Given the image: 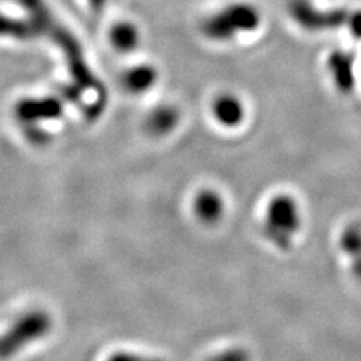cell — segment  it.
<instances>
[{
	"label": "cell",
	"mask_w": 361,
	"mask_h": 361,
	"mask_svg": "<svg viewBox=\"0 0 361 361\" xmlns=\"http://www.w3.org/2000/svg\"><path fill=\"white\" fill-rule=\"evenodd\" d=\"M107 361H163V360L143 357V355H137V354H130V353H118L115 355H111Z\"/></svg>",
	"instance_id": "cell-18"
},
{
	"label": "cell",
	"mask_w": 361,
	"mask_h": 361,
	"mask_svg": "<svg viewBox=\"0 0 361 361\" xmlns=\"http://www.w3.org/2000/svg\"><path fill=\"white\" fill-rule=\"evenodd\" d=\"M300 226L301 216L295 199L289 195H277L269 200L264 223V233L268 243L279 250H288L300 232Z\"/></svg>",
	"instance_id": "cell-3"
},
{
	"label": "cell",
	"mask_w": 361,
	"mask_h": 361,
	"mask_svg": "<svg viewBox=\"0 0 361 361\" xmlns=\"http://www.w3.org/2000/svg\"><path fill=\"white\" fill-rule=\"evenodd\" d=\"M244 106L232 94H221L212 103V115L224 127H238L244 119Z\"/></svg>",
	"instance_id": "cell-8"
},
{
	"label": "cell",
	"mask_w": 361,
	"mask_h": 361,
	"mask_svg": "<svg viewBox=\"0 0 361 361\" xmlns=\"http://www.w3.org/2000/svg\"><path fill=\"white\" fill-rule=\"evenodd\" d=\"M329 71L336 87L342 94H349L355 86V53L345 50H334L329 56Z\"/></svg>",
	"instance_id": "cell-7"
},
{
	"label": "cell",
	"mask_w": 361,
	"mask_h": 361,
	"mask_svg": "<svg viewBox=\"0 0 361 361\" xmlns=\"http://www.w3.org/2000/svg\"><path fill=\"white\" fill-rule=\"evenodd\" d=\"M248 354L244 351V349L240 348H232L224 351L221 354H216L209 361H248Z\"/></svg>",
	"instance_id": "cell-16"
},
{
	"label": "cell",
	"mask_w": 361,
	"mask_h": 361,
	"mask_svg": "<svg viewBox=\"0 0 361 361\" xmlns=\"http://www.w3.org/2000/svg\"><path fill=\"white\" fill-rule=\"evenodd\" d=\"M261 25V14L250 4H231L202 23V32L212 41H231L240 33L253 32Z\"/></svg>",
	"instance_id": "cell-2"
},
{
	"label": "cell",
	"mask_w": 361,
	"mask_h": 361,
	"mask_svg": "<svg viewBox=\"0 0 361 361\" xmlns=\"http://www.w3.org/2000/svg\"><path fill=\"white\" fill-rule=\"evenodd\" d=\"M179 122V111L172 106L155 107L146 121V130L151 134L161 137L171 133Z\"/></svg>",
	"instance_id": "cell-10"
},
{
	"label": "cell",
	"mask_w": 361,
	"mask_h": 361,
	"mask_svg": "<svg viewBox=\"0 0 361 361\" xmlns=\"http://www.w3.org/2000/svg\"><path fill=\"white\" fill-rule=\"evenodd\" d=\"M158 74L155 68L151 65H137L123 75V86L131 94H143L155 85Z\"/></svg>",
	"instance_id": "cell-11"
},
{
	"label": "cell",
	"mask_w": 361,
	"mask_h": 361,
	"mask_svg": "<svg viewBox=\"0 0 361 361\" xmlns=\"http://www.w3.org/2000/svg\"><path fill=\"white\" fill-rule=\"evenodd\" d=\"M62 111L63 106L61 98H26L16 106V118L23 126H32V123L59 118Z\"/></svg>",
	"instance_id": "cell-6"
},
{
	"label": "cell",
	"mask_w": 361,
	"mask_h": 361,
	"mask_svg": "<svg viewBox=\"0 0 361 361\" xmlns=\"http://www.w3.org/2000/svg\"><path fill=\"white\" fill-rule=\"evenodd\" d=\"M20 4L29 11L30 21L35 25L39 35L45 33L62 49L68 66H70L71 75L74 77V83L82 90H94L101 101L107 103L106 90L103 85L98 82V78L92 74V71L89 70L80 44L77 42L70 32L53 18L42 0H20Z\"/></svg>",
	"instance_id": "cell-1"
},
{
	"label": "cell",
	"mask_w": 361,
	"mask_h": 361,
	"mask_svg": "<svg viewBox=\"0 0 361 361\" xmlns=\"http://www.w3.org/2000/svg\"><path fill=\"white\" fill-rule=\"evenodd\" d=\"M25 135L26 139L32 143V145H38L42 146L49 142V134L45 133L42 128L38 127V123H32V126H25Z\"/></svg>",
	"instance_id": "cell-15"
},
{
	"label": "cell",
	"mask_w": 361,
	"mask_h": 361,
	"mask_svg": "<svg viewBox=\"0 0 361 361\" xmlns=\"http://www.w3.org/2000/svg\"><path fill=\"white\" fill-rule=\"evenodd\" d=\"M53 329L51 316L44 310H30L21 314L11 324L9 329L0 336V358L6 360L17 355L23 348L39 341Z\"/></svg>",
	"instance_id": "cell-4"
},
{
	"label": "cell",
	"mask_w": 361,
	"mask_h": 361,
	"mask_svg": "<svg viewBox=\"0 0 361 361\" xmlns=\"http://www.w3.org/2000/svg\"><path fill=\"white\" fill-rule=\"evenodd\" d=\"M110 42L115 50L121 53H131L139 45V30L131 23H118L110 32Z\"/></svg>",
	"instance_id": "cell-14"
},
{
	"label": "cell",
	"mask_w": 361,
	"mask_h": 361,
	"mask_svg": "<svg viewBox=\"0 0 361 361\" xmlns=\"http://www.w3.org/2000/svg\"><path fill=\"white\" fill-rule=\"evenodd\" d=\"M341 248L351 261L353 273L361 280V226H349L341 236Z\"/></svg>",
	"instance_id": "cell-12"
},
{
	"label": "cell",
	"mask_w": 361,
	"mask_h": 361,
	"mask_svg": "<svg viewBox=\"0 0 361 361\" xmlns=\"http://www.w3.org/2000/svg\"><path fill=\"white\" fill-rule=\"evenodd\" d=\"M82 92L83 90L78 87L75 83L73 85H63L61 87V94H62V99L65 101H70V103L78 104L80 103V98H82Z\"/></svg>",
	"instance_id": "cell-17"
},
{
	"label": "cell",
	"mask_w": 361,
	"mask_h": 361,
	"mask_svg": "<svg viewBox=\"0 0 361 361\" xmlns=\"http://www.w3.org/2000/svg\"><path fill=\"white\" fill-rule=\"evenodd\" d=\"M195 212L202 223L214 224L223 217L224 202L217 191L202 190L195 199Z\"/></svg>",
	"instance_id": "cell-9"
},
{
	"label": "cell",
	"mask_w": 361,
	"mask_h": 361,
	"mask_svg": "<svg viewBox=\"0 0 361 361\" xmlns=\"http://www.w3.org/2000/svg\"><path fill=\"white\" fill-rule=\"evenodd\" d=\"M89 5L95 11V13H99V11L106 5V0H89Z\"/></svg>",
	"instance_id": "cell-20"
},
{
	"label": "cell",
	"mask_w": 361,
	"mask_h": 361,
	"mask_svg": "<svg viewBox=\"0 0 361 361\" xmlns=\"http://www.w3.org/2000/svg\"><path fill=\"white\" fill-rule=\"evenodd\" d=\"M346 27L351 29L353 35L357 39H361V11H355V13H351Z\"/></svg>",
	"instance_id": "cell-19"
},
{
	"label": "cell",
	"mask_w": 361,
	"mask_h": 361,
	"mask_svg": "<svg viewBox=\"0 0 361 361\" xmlns=\"http://www.w3.org/2000/svg\"><path fill=\"white\" fill-rule=\"evenodd\" d=\"M38 35L39 33L30 20L25 21V20L11 18L0 13V37L14 38L20 41H29V39L37 38Z\"/></svg>",
	"instance_id": "cell-13"
},
{
	"label": "cell",
	"mask_w": 361,
	"mask_h": 361,
	"mask_svg": "<svg viewBox=\"0 0 361 361\" xmlns=\"http://www.w3.org/2000/svg\"><path fill=\"white\" fill-rule=\"evenodd\" d=\"M289 14L293 21L302 29L309 32L334 30L348 26L349 13L348 9H319L310 0H289Z\"/></svg>",
	"instance_id": "cell-5"
}]
</instances>
